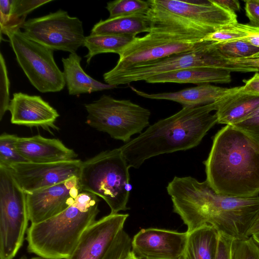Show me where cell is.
Instances as JSON below:
<instances>
[{
    "label": "cell",
    "instance_id": "6da1fadb",
    "mask_svg": "<svg viewBox=\"0 0 259 259\" xmlns=\"http://www.w3.org/2000/svg\"><path fill=\"white\" fill-rule=\"evenodd\" d=\"M166 190L173 211L186 225L187 232L210 225L234 239H244L259 215L258 196L237 197L219 194L206 180L175 177Z\"/></svg>",
    "mask_w": 259,
    "mask_h": 259
},
{
    "label": "cell",
    "instance_id": "7a4b0ae2",
    "mask_svg": "<svg viewBox=\"0 0 259 259\" xmlns=\"http://www.w3.org/2000/svg\"><path fill=\"white\" fill-rule=\"evenodd\" d=\"M206 181L218 193L237 197L259 194V144L226 125L214 136L204 161Z\"/></svg>",
    "mask_w": 259,
    "mask_h": 259
},
{
    "label": "cell",
    "instance_id": "3957f363",
    "mask_svg": "<svg viewBox=\"0 0 259 259\" xmlns=\"http://www.w3.org/2000/svg\"><path fill=\"white\" fill-rule=\"evenodd\" d=\"M222 99L198 107H183L174 115L149 125L138 137L120 147L130 167L138 168L154 156L198 145L218 123L216 114L211 112L217 110Z\"/></svg>",
    "mask_w": 259,
    "mask_h": 259
},
{
    "label": "cell",
    "instance_id": "277c9868",
    "mask_svg": "<svg viewBox=\"0 0 259 259\" xmlns=\"http://www.w3.org/2000/svg\"><path fill=\"white\" fill-rule=\"evenodd\" d=\"M147 16L151 21L150 31L144 36H136L122 50L116 65L109 70L111 72L194 51L207 41L203 39L211 33L189 20L161 8L149 10Z\"/></svg>",
    "mask_w": 259,
    "mask_h": 259
},
{
    "label": "cell",
    "instance_id": "5b68a950",
    "mask_svg": "<svg viewBox=\"0 0 259 259\" xmlns=\"http://www.w3.org/2000/svg\"><path fill=\"white\" fill-rule=\"evenodd\" d=\"M99 202L96 195L82 190L75 202L63 211L31 224L26 231L28 251L38 256L67 259L87 229L96 221Z\"/></svg>",
    "mask_w": 259,
    "mask_h": 259
},
{
    "label": "cell",
    "instance_id": "8992f818",
    "mask_svg": "<svg viewBox=\"0 0 259 259\" xmlns=\"http://www.w3.org/2000/svg\"><path fill=\"white\" fill-rule=\"evenodd\" d=\"M130 166L119 148L101 152L82 162L79 177L82 190L103 198L111 214L129 209Z\"/></svg>",
    "mask_w": 259,
    "mask_h": 259
},
{
    "label": "cell",
    "instance_id": "52a82bcc",
    "mask_svg": "<svg viewBox=\"0 0 259 259\" xmlns=\"http://www.w3.org/2000/svg\"><path fill=\"white\" fill-rule=\"evenodd\" d=\"M193 67L215 68L231 72L256 71L251 67L228 62L219 53L217 42L207 41L193 51L174 55L117 72L109 71L103 74V78L107 84L117 86L134 81H145L159 74Z\"/></svg>",
    "mask_w": 259,
    "mask_h": 259
},
{
    "label": "cell",
    "instance_id": "ba28073f",
    "mask_svg": "<svg viewBox=\"0 0 259 259\" xmlns=\"http://www.w3.org/2000/svg\"><path fill=\"white\" fill-rule=\"evenodd\" d=\"M84 107L87 124L125 143L132 136L140 134L149 126L150 110L130 100H117L103 95Z\"/></svg>",
    "mask_w": 259,
    "mask_h": 259
},
{
    "label": "cell",
    "instance_id": "9c48e42d",
    "mask_svg": "<svg viewBox=\"0 0 259 259\" xmlns=\"http://www.w3.org/2000/svg\"><path fill=\"white\" fill-rule=\"evenodd\" d=\"M29 221L26 193L9 167L0 166V259H13Z\"/></svg>",
    "mask_w": 259,
    "mask_h": 259
},
{
    "label": "cell",
    "instance_id": "30bf717a",
    "mask_svg": "<svg viewBox=\"0 0 259 259\" xmlns=\"http://www.w3.org/2000/svg\"><path fill=\"white\" fill-rule=\"evenodd\" d=\"M17 61L31 84L42 93L62 91L66 82L53 52L28 38L18 28L6 34Z\"/></svg>",
    "mask_w": 259,
    "mask_h": 259
},
{
    "label": "cell",
    "instance_id": "8fae6325",
    "mask_svg": "<svg viewBox=\"0 0 259 259\" xmlns=\"http://www.w3.org/2000/svg\"><path fill=\"white\" fill-rule=\"evenodd\" d=\"M21 28L28 38L53 51L76 53L85 38L82 21L61 9L29 19Z\"/></svg>",
    "mask_w": 259,
    "mask_h": 259
},
{
    "label": "cell",
    "instance_id": "7c38bea8",
    "mask_svg": "<svg viewBox=\"0 0 259 259\" xmlns=\"http://www.w3.org/2000/svg\"><path fill=\"white\" fill-rule=\"evenodd\" d=\"M83 161L80 159L52 163L25 162L12 165L17 183L26 193L62 183L79 177Z\"/></svg>",
    "mask_w": 259,
    "mask_h": 259
},
{
    "label": "cell",
    "instance_id": "4fadbf2b",
    "mask_svg": "<svg viewBox=\"0 0 259 259\" xmlns=\"http://www.w3.org/2000/svg\"><path fill=\"white\" fill-rule=\"evenodd\" d=\"M82 190L79 177L26 193L29 221L35 224L57 215L74 204Z\"/></svg>",
    "mask_w": 259,
    "mask_h": 259
},
{
    "label": "cell",
    "instance_id": "5bb4252c",
    "mask_svg": "<svg viewBox=\"0 0 259 259\" xmlns=\"http://www.w3.org/2000/svg\"><path fill=\"white\" fill-rule=\"evenodd\" d=\"M188 233L158 228L141 229L132 240V251L140 259H179Z\"/></svg>",
    "mask_w": 259,
    "mask_h": 259
},
{
    "label": "cell",
    "instance_id": "9a60e30c",
    "mask_svg": "<svg viewBox=\"0 0 259 259\" xmlns=\"http://www.w3.org/2000/svg\"><path fill=\"white\" fill-rule=\"evenodd\" d=\"M128 217V214L110 213L95 221L67 259H103Z\"/></svg>",
    "mask_w": 259,
    "mask_h": 259
},
{
    "label": "cell",
    "instance_id": "2e32d148",
    "mask_svg": "<svg viewBox=\"0 0 259 259\" xmlns=\"http://www.w3.org/2000/svg\"><path fill=\"white\" fill-rule=\"evenodd\" d=\"M154 1L167 11L213 31L238 22L235 13L224 9L213 0Z\"/></svg>",
    "mask_w": 259,
    "mask_h": 259
},
{
    "label": "cell",
    "instance_id": "e0dca14e",
    "mask_svg": "<svg viewBox=\"0 0 259 259\" xmlns=\"http://www.w3.org/2000/svg\"><path fill=\"white\" fill-rule=\"evenodd\" d=\"M8 110L12 124L40 126L46 130L58 129L55 123L59 114L39 96L15 93L10 100Z\"/></svg>",
    "mask_w": 259,
    "mask_h": 259
},
{
    "label": "cell",
    "instance_id": "ac0fdd59",
    "mask_svg": "<svg viewBox=\"0 0 259 259\" xmlns=\"http://www.w3.org/2000/svg\"><path fill=\"white\" fill-rule=\"evenodd\" d=\"M18 152L32 163H52L76 159L77 154L61 141L46 138L40 135L18 137L15 143Z\"/></svg>",
    "mask_w": 259,
    "mask_h": 259
},
{
    "label": "cell",
    "instance_id": "d6986e66",
    "mask_svg": "<svg viewBox=\"0 0 259 259\" xmlns=\"http://www.w3.org/2000/svg\"><path fill=\"white\" fill-rule=\"evenodd\" d=\"M239 87L226 88L204 84L175 92L148 94L130 87L137 95L155 100H166L178 102L183 107H195L217 102L236 91Z\"/></svg>",
    "mask_w": 259,
    "mask_h": 259
},
{
    "label": "cell",
    "instance_id": "ffe728a7",
    "mask_svg": "<svg viewBox=\"0 0 259 259\" xmlns=\"http://www.w3.org/2000/svg\"><path fill=\"white\" fill-rule=\"evenodd\" d=\"M259 107V96L243 92L242 86L220 102L215 114L218 123L233 125L246 118Z\"/></svg>",
    "mask_w": 259,
    "mask_h": 259
},
{
    "label": "cell",
    "instance_id": "44dd1931",
    "mask_svg": "<svg viewBox=\"0 0 259 259\" xmlns=\"http://www.w3.org/2000/svg\"><path fill=\"white\" fill-rule=\"evenodd\" d=\"M231 81V72L207 67H193L159 74L147 79L148 83H193L197 85L209 83H226Z\"/></svg>",
    "mask_w": 259,
    "mask_h": 259
},
{
    "label": "cell",
    "instance_id": "7402d4cb",
    "mask_svg": "<svg viewBox=\"0 0 259 259\" xmlns=\"http://www.w3.org/2000/svg\"><path fill=\"white\" fill-rule=\"evenodd\" d=\"M81 58L76 53H70L67 58H62L64 79L69 95L90 94L117 87L100 82L88 75L81 66Z\"/></svg>",
    "mask_w": 259,
    "mask_h": 259
},
{
    "label": "cell",
    "instance_id": "603a6c76",
    "mask_svg": "<svg viewBox=\"0 0 259 259\" xmlns=\"http://www.w3.org/2000/svg\"><path fill=\"white\" fill-rule=\"evenodd\" d=\"M150 29L151 21L146 14H135L101 20L93 27L90 34L136 36Z\"/></svg>",
    "mask_w": 259,
    "mask_h": 259
},
{
    "label": "cell",
    "instance_id": "cb8c5ba5",
    "mask_svg": "<svg viewBox=\"0 0 259 259\" xmlns=\"http://www.w3.org/2000/svg\"><path fill=\"white\" fill-rule=\"evenodd\" d=\"M187 244L179 259H215L218 231L210 225H204L188 232Z\"/></svg>",
    "mask_w": 259,
    "mask_h": 259
},
{
    "label": "cell",
    "instance_id": "d4e9b609",
    "mask_svg": "<svg viewBox=\"0 0 259 259\" xmlns=\"http://www.w3.org/2000/svg\"><path fill=\"white\" fill-rule=\"evenodd\" d=\"M136 36L128 35H92L85 36L83 46L88 52L84 56L90 64L96 55L103 53H115L119 55Z\"/></svg>",
    "mask_w": 259,
    "mask_h": 259
},
{
    "label": "cell",
    "instance_id": "484cf974",
    "mask_svg": "<svg viewBox=\"0 0 259 259\" xmlns=\"http://www.w3.org/2000/svg\"><path fill=\"white\" fill-rule=\"evenodd\" d=\"M150 7V1L116 0L107 3L109 18L135 14H145Z\"/></svg>",
    "mask_w": 259,
    "mask_h": 259
},
{
    "label": "cell",
    "instance_id": "4316f807",
    "mask_svg": "<svg viewBox=\"0 0 259 259\" xmlns=\"http://www.w3.org/2000/svg\"><path fill=\"white\" fill-rule=\"evenodd\" d=\"M252 26L237 22L216 30L207 34L203 40L217 43L244 40L249 36Z\"/></svg>",
    "mask_w": 259,
    "mask_h": 259
},
{
    "label": "cell",
    "instance_id": "83f0119b",
    "mask_svg": "<svg viewBox=\"0 0 259 259\" xmlns=\"http://www.w3.org/2000/svg\"><path fill=\"white\" fill-rule=\"evenodd\" d=\"M217 49L226 60L251 58L259 53V48L245 40L217 43Z\"/></svg>",
    "mask_w": 259,
    "mask_h": 259
},
{
    "label": "cell",
    "instance_id": "f1b7e54d",
    "mask_svg": "<svg viewBox=\"0 0 259 259\" xmlns=\"http://www.w3.org/2000/svg\"><path fill=\"white\" fill-rule=\"evenodd\" d=\"M16 135L4 133L0 136V166L10 168L19 163L28 162L17 151Z\"/></svg>",
    "mask_w": 259,
    "mask_h": 259
},
{
    "label": "cell",
    "instance_id": "f546056e",
    "mask_svg": "<svg viewBox=\"0 0 259 259\" xmlns=\"http://www.w3.org/2000/svg\"><path fill=\"white\" fill-rule=\"evenodd\" d=\"M231 259H259V245L252 237L244 239H233Z\"/></svg>",
    "mask_w": 259,
    "mask_h": 259
},
{
    "label": "cell",
    "instance_id": "4dcf8cb0",
    "mask_svg": "<svg viewBox=\"0 0 259 259\" xmlns=\"http://www.w3.org/2000/svg\"><path fill=\"white\" fill-rule=\"evenodd\" d=\"M132 240L123 229L121 230L103 259H123L132 250Z\"/></svg>",
    "mask_w": 259,
    "mask_h": 259
},
{
    "label": "cell",
    "instance_id": "1f68e13d",
    "mask_svg": "<svg viewBox=\"0 0 259 259\" xmlns=\"http://www.w3.org/2000/svg\"><path fill=\"white\" fill-rule=\"evenodd\" d=\"M0 120H2L6 112L8 110L10 104V81L5 59L2 53L0 55Z\"/></svg>",
    "mask_w": 259,
    "mask_h": 259
},
{
    "label": "cell",
    "instance_id": "d6a6232c",
    "mask_svg": "<svg viewBox=\"0 0 259 259\" xmlns=\"http://www.w3.org/2000/svg\"><path fill=\"white\" fill-rule=\"evenodd\" d=\"M52 0H13L12 15L17 19L25 18L28 14Z\"/></svg>",
    "mask_w": 259,
    "mask_h": 259
},
{
    "label": "cell",
    "instance_id": "836d02e7",
    "mask_svg": "<svg viewBox=\"0 0 259 259\" xmlns=\"http://www.w3.org/2000/svg\"><path fill=\"white\" fill-rule=\"evenodd\" d=\"M244 132L259 144V115L231 125Z\"/></svg>",
    "mask_w": 259,
    "mask_h": 259
},
{
    "label": "cell",
    "instance_id": "e575fe53",
    "mask_svg": "<svg viewBox=\"0 0 259 259\" xmlns=\"http://www.w3.org/2000/svg\"><path fill=\"white\" fill-rule=\"evenodd\" d=\"M217 250L215 259H231V246L234 239L222 232H219Z\"/></svg>",
    "mask_w": 259,
    "mask_h": 259
},
{
    "label": "cell",
    "instance_id": "d590c367",
    "mask_svg": "<svg viewBox=\"0 0 259 259\" xmlns=\"http://www.w3.org/2000/svg\"><path fill=\"white\" fill-rule=\"evenodd\" d=\"M244 2L246 15L251 25L259 28V0H247Z\"/></svg>",
    "mask_w": 259,
    "mask_h": 259
},
{
    "label": "cell",
    "instance_id": "8d00e7d4",
    "mask_svg": "<svg viewBox=\"0 0 259 259\" xmlns=\"http://www.w3.org/2000/svg\"><path fill=\"white\" fill-rule=\"evenodd\" d=\"M242 90L245 93L259 96V73H255L250 79L245 81Z\"/></svg>",
    "mask_w": 259,
    "mask_h": 259
},
{
    "label": "cell",
    "instance_id": "74e56055",
    "mask_svg": "<svg viewBox=\"0 0 259 259\" xmlns=\"http://www.w3.org/2000/svg\"><path fill=\"white\" fill-rule=\"evenodd\" d=\"M229 63L242 66L253 68L259 71V58L227 60Z\"/></svg>",
    "mask_w": 259,
    "mask_h": 259
},
{
    "label": "cell",
    "instance_id": "f35d334b",
    "mask_svg": "<svg viewBox=\"0 0 259 259\" xmlns=\"http://www.w3.org/2000/svg\"><path fill=\"white\" fill-rule=\"evenodd\" d=\"M214 3L224 9L235 13L240 9V5L237 0H213Z\"/></svg>",
    "mask_w": 259,
    "mask_h": 259
},
{
    "label": "cell",
    "instance_id": "ab89813d",
    "mask_svg": "<svg viewBox=\"0 0 259 259\" xmlns=\"http://www.w3.org/2000/svg\"><path fill=\"white\" fill-rule=\"evenodd\" d=\"M244 40L259 48V28L252 26L249 36ZM252 58H259V53Z\"/></svg>",
    "mask_w": 259,
    "mask_h": 259
},
{
    "label": "cell",
    "instance_id": "60d3db41",
    "mask_svg": "<svg viewBox=\"0 0 259 259\" xmlns=\"http://www.w3.org/2000/svg\"><path fill=\"white\" fill-rule=\"evenodd\" d=\"M257 232H259V215L249 229L247 234V237H250Z\"/></svg>",
    "mask_w": 259,
    "mask_h": 259
},
{
    "label": "cell",
    "instance_id": "b9f144b4",
    "mask_svg": "<svg viewBox=\"0 0 259 259\" xmlns=\"http://www.w3.org/2000/svg\"><path fill=\"white\" fill-rule=\"evenodd\" d=\"M123 259H140L131 250Z\"/></svg>",
    "mask_w": 259,
    "mask_h": 259
},
{
    "label": "cell",
    "instance_id": "7bdbcfd3",
    "mask_svg": "<svg viewBox=\"0 0 259 259\" xmlns=\"http://www.w3.org/2000/svg\"><path fill=\"white\" fill-rule=\"evenodd\" d=\"M251 237L256 243L259 245V232L253 234Z\"/></svg>",
    "mask_w": 259,
    "mask_h": 259
},
{
    "label": "cell",
    "instance_id": "ee69618b",
    "mask_svg": "<svg viewBox=\"0 0 259 259\" xmlns=\"http://www.w3.org/2000/svg\"><path fill=\"white\" fill-rule=\"evenodd\" d=\"M30 259H55V258H48V257H46L41 256H37L36 257H32Z\"/></svg>",
    "mask_w": 259,
    "mask_h": 259
}]
</instances>
